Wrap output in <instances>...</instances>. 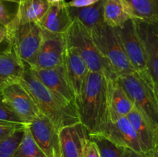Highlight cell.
<instances>
[{
    "instance_id": "6da1fadb",
    "label": "cell",
    "mask_w": 158,
    "mask_h": 157,
    "mask_svg": "<svg viewBox=\"0 0 158 157\" xmlns=\"http://www.w3.org/2000/svg\"><path fill=\"white\" fill-rule=\"evenodd\" d=\"M80 123L89 134L97 133L109 121L108 78L99 72H89L83 92L76 99Z\"/></svg>"
},
{
    "instance_id": "7a4b0ae2",
    "label": "cell",
    "mask_w": 158,
    "mask_h": 157,
    "mask_svg": "<svg viewBox=\"0 0 158 157\" xmlns=\"http://www.w3.org/2000/svg\"><path fill=\"white\" fill-rule=\"evenodd\" d=\"M20 80L30 92L40 112L59 129L80 123L77 108L46 88L29 68H26Z\"/></svg>"
},
{
    "instance_id": "3957f363",
    "label": "cell",
    "mask_w": 158,
    "mask_h": 157,
    "mask_svg": "<svg viewBox=\"0 0 158 157\" xmlns=\"http://www.w3.org/2000/svg\"><path fill=\"white\" fill-rule=\"evenodd\" d=\"M134 106L158 131V101L148 72L123 74L116 78Z\"/></svg>"
},
{
    "instance_id": "277c9868",
    "label": "cell",
    "mask_w": 158,
    "mask_h": 157,
    "mask_svg": "<svg viewBox=\"0 0 158 157\" xmlns=\"http://www.w3.org/2000/svg\"><path fill=\"white\" fill-rule=\"evenodd\" d=\"M66 47L75 49L87 66L89 72H99L108 79L116 78L107 62L99 52L88 29L78 20H73L65 33Z\"/></svg>"
},
{
    "instance_id": "5b68a950",
    "label": "cell",
    "mask_w": 158,
    "mask_h": 157,
    "mask_svg": "<svg viewBox=\"0 0 158 157\" xmlns=\"http://www.w3.org/2000/svg\"><path fill=\"white\" fill-rule=\"evenodd\" d=\"M89 32L116 78L120 75L136 72L123 51L115 28L103 24Z\"/></svg>"
},
{
    "instance_id": "8992f818",
    "label": "cell",
    "mask_w": 158,
    "mask_h": 157,
    "mask_svg": "<svg viewBox=\"0 0 158 157\" xmlns=\"http://www.w3.org/2000/svg\"><path fill=\"white\" fill-rule=\"evenodd\" d=\"M6 27L7 43L25 66L31 68L42 42V29L36 22Z\"/></svg>"
},
{
    "instance_id": "52a82bcc",
    "label": "cell",
    "mask_w": 158,
    "mask_h": 157,
    "mask_svg": "<svg viewBox=\"0 0 158 157\" xmlns=\"http://www.w3.org/2000/svg\"><path fill=\"white\" fill-rule=\"evenodd\" d=\"M0 89L5 103L23 123L28 124L42 113L20 78L1 85Z\"/></svg>"
},
{
    "instance_id": "ba28073f",
    "label": "cell",
    "mask_w": 158,
    "mask_h": 157,
    "mask_svg": "<svg viewBox=\"0 0 158 157\" xmlns=\"http://www.w3.org/2000/svg\"><path fill=\"white\" fill-rule=\"evenodd\" d=\"M43 38L35 62L30 69H47L64 65L66 42L65 34H56L42 29Z\"/></svg>"
},
{
    "instance_id": "9c48e42d",
    "label": "cell",
    "mask_w": 158,
    "mask_h": 157,
    "mask_svg": "<svg viewBox=\"0 0 158 157\" xmlns=\"http://www.w3.org/2000/svg\"><path fill=\"white\" fill-rule=\"evenodd\" d=\"M123 51L136 72H148L146 55L135 20L130 18L122 27L115 28Z\"/></svg>"
},
{
    "instance_id": "30bf717a",
    "label": "cell",
    "mask_w": 158,
    "mask_h": 157,
    "mask_svg": "<svg viewBox=\"0 0 158 157\" xmlns=\"http://www.w3.org/2000/svg\"><path fill=\"white\" fill-rule=\"evenodd\" d=\"M35 143L47 157H62L60 129L43 113L27 124Z\"/></svg>"
},
{
    "instance_id": "8fae6325",
    "label": "cell",
    "mask_w": 158,
    "mask_h": 157,
    "mask_svg": "<svg viewBox=\"0 0 158 157\" xmlns=\"http://www.w3.org/2000/svg\"><path fill=\"white\" fill-rule=\"evenodd\" d=\"M97 134L103 135L117 146L143 155L137 133L126 116L121 117L115 122L109 120Z\"/></svg>"
},
{
    "instance_id": "7c38bea8",
    "label": "cell",
    "mask_w": 158,
    "mask_h": 157,
    "mask_svg": "<svg viewBox=\"0 0 158 157\" xmlns=\"http://www.w3.org/2000/svg\"><path fill=\"white\" fill-rule=\"evenodd\" d=\"M137 32L146 55L148 71L154 85L158 84V23L136 21Z\"/></svg>"
},
{
    "instance_id": "4fadbf2b",
    "label": "cell",
    "mask_w": 158,
    "mask_h": 157,
    "mask_svg": "<svg viewBox=\"0 0 158 157\" xmlns=\"http://www.w3.org/2000/svg\"><path fill=\"white\" fill-rule=\"evenodd\" d=\"M30 69V68H29ZM34 75L49 89L60 98L75 105L76 96L71 88L64 65L47 69H32Z\"/></svg>"
},
{
    "instance_id": "5bb4252c",
    "label": "cell",
    "mask_w": 158,
    "mask_h": 157,
    "mask_svg": "<svg viewBox=\"0 0 158 157\" xmlns=\"http://www.w3.org/2000/svg\"><path fill=\"white\" fill-rule=\"evenodd\" d=\"M89 132L80 123L60 129L62 157H81Z\"/></svg>"
},
{
    "instance_id": "9a60e30c",
    "label": "cell",
    "mask_w": 158,
    "mask_h": 157,
    "mask_svg": "<svg viewBox=\"0 0 158 157\" xmlns=\"http://www.w3.org/2000/svg\"><path fill=\"white\" fill-rule=\"evenodd\" d=\"M64 66L68 80L77 99L83 92L89 70L78 52L69 47H66Z\"/></svg>"
},
{
    "instance_id": "2e32d148",
    "label": "cell",
    "mask_w": 158,
    "mask_h": 157,
    "mask_svg": "<svg viewBox=\"0 0 158 157\" xmlns=\"http://www.w3.org/2000/svg\"><path fill=\"white\" fill-rule=\"evenodd\" d=\"M73 23L65 1L49 4L43 18L37 22L42 29L56 34H65Z\"/></svg>"
},
{
    "instance_id": "e0dca14e",
    "label": "cell",
    "mask_w": 158,
    "mask_h": 157,
    "mask_svg": "<svg viewBox=\"0 0 158 157\" xmlns=\"http://www.w3.org/2000/svg\"><path fill=\"white\" fill-rule=\"evenodd\" d=\"M126 117L137 133L143 155H148L157 146L158 131L135 106Z\"/></svg>"
},
{
    "instance_id": "ac0fdd59",
    "label": "cell",
    "mask_w": 158,
    "mask_h": 157,
    "mask_svg": "<svg viewBox=\"0 0 158 157\" xmlns=\"http://www.w3.org/2000/svg\"><path fill=\"white\" fill-rule=\"evenodd\" d=\"M134 107L124 89L116 80L108 79V114L109 120L115 122L127 116Z\"/></svg>"
},
{
    "instance_id": "d6986e66",
    "label": "cell",
    "mask_w": 158,
    "mask_h": 157,
    "mask_svg": "<svg viewBox=\"0 0 158 157\" xmlns=\"http://www.w3.org/2000/svg\"><path fill=\"white\" fill-rule=\"evenodd\" d=\"M46 0H26L19 3L16 13L8 26H17L29 22H38L49 8Z\"/></svg>"
},
{
    "instance_id": "ffe728a7",
    "label": "cell",
    "mask_w": 158,
    "mask_h": 157,
    "mask_svg": "<svg viewBox=\"0 0 158 157\" xmlns=\"http://www.w3.org/2000/svg\"><path fill=\"white\" fill-rule=\"evenodd\" d=\"M106 0H99L94 4L81 8L69 7V13L72 20H78L88 31L105 24L103 9Z\"/></svg>"
},
{
    "instance_id": "44dd1931",
    "label": "cell",
    "mask_w": 158,
    "mask_h": 157,
    "mask_svg": "<svg viewBox=\"0 0 158 157\" xmlns=\"http://www.w3.org/2000/svg\"><path fill=\"white\" fill-rule=\"evenodd\" d=\"M131 18L158 23V0H121Z\"/></svg>"
},
{
    "instance_id": "7402d4cb",
    "label": "cell",
    "mask_w": 158,
    "mask_h": 157,
    "mask_svg": "<svg viewBox=\"0 0 158 157\" xmlns=\"http://www.w3.org/2000/svg\"><path fill=\"white\" fill-rule=\"evenodd\" d=\"M26 68L8 44L6 49L0 51V86L21 78Z\"/></svg>"
},
{
    "instance_id": "603a6c76",
    "label": "cell",
    "mask_w": 158,
    "mask_h": 157,
    "mask_svg": "<svg viewBox=\"0 0 158 157\" xmlns=\"http://www.w3.org/2000/svg\"><path fill=\"white\" fill-rule=\"evenodd\" d=\"M130 18L121 0H106L103 9L105 24L113 28L122 27Z\"/></svg>"
},
{
    "instance_id": "cb8c5ba5",
    "label": "cell",
    "mask_w": 158,
    "mask_h": 157,
    "mask_svg": "<svg viewBox=\"0 0 158 157\" xmlns=\"http://www.w3.org/2000/svg\"><path fill=\"white\" fill-rule=\"evenodd\" d=\"M13 157H47L35 143L27 126L24 129L23 136L14 152Z\"/></svg>"
},
{
    "instance_id": "d4e9b609",
    "label": "cell",
    "mask_w": 158,
    "mask_h": 157,
    "mask_svg": "<svg viewBox=\"0 0 158 157\" xmlns=\"http://www.w3.org/2000/svg\"><path fill=\"white\" fill-rule=\"evenodd\" d=\"M89 137L98 147L100 157H124L125 148L117 146L100 134H89Z\"/></svg>"
},
{
    "instance_id": "484cf974",
    "label": "cell",
    "mask_w": 158,
    "mask_h": 157,
    "mask_svg": "<svg viewBox=\"0 0 158 157\" xmlns=\"http://www.w3.org/2000/svg\"><path fill=\"white\" fill-rule=\"evenodd\" d=\"M23 132L24 129L18 131L9 138L0 141V157H13L14 152L23 138Z\"/></svg>"
},
{
    "instance_id": "4316f807",
    "label": "cell",
    "mask_w": 158,
    "mask_h": 157,
    "mask_svg": "<svg viewBox=\"0 0 158 157\" xmlns=\"http://www.w3.org/2000/svg\"><path fill=\"white\" fill-rule=\"evenodd\" d=\"M26 126V123L0 121V141L9 138L18 131L23 130Z\"/></svg>"
},
{
    "instance_id": "83f0119b",
    "label": "cell",
    "mask_w": 158,
    "mask_h": 157,
    "mask_svg": "<svg viewBox=\"0 0 158 157\" xmlns=\"http://www.w3.org/2000/svg\"><path fill=\"white\" fill-rule=\"evenodd\" d=\"M0 121L25 123L5 103L2 95L1 89H0Z\"/></svg>"
},
{
    "instance_id": "f1b7e54d",
    "label": "cell",
    "mask_w": 158,
    "mask_h": 157,
    "mask_svg": "<svg viewBox=\"0 0 158 157\" xmlns=\"http://www.w3.org/2000/svg\"><path fill=\"white\" fill-rule=\"evenodd\" d=\"M81 157H100L97 144L89 137L85 143Z\"/></svg>"
},
{
    "instance_id": "f546056e",
    "label": "cell",
    "mask_w": 158,
    "mask_h": 157,
    "mask_svg": "<svg viewBox=\"0 0 158 157\" xmlns=\"http://www.w3.org/2000/svg\"><path fill=\"white\" fill-rule=\"evenodd\" d=\"M4 1L0 0V24L4 26H7L14 18V15H12L6 9L4 5Z\"/></svg>"
},
{
    "instance_id": "4dcf8cb0",
    "label": "cell",
    "mask_w": 158,
    "mask_h": 157,
    "mask_svg": "<svg viewBox=\"0 0 158 157\" xmlns=\"http://www.w3.org/2000/svg\"><path fill=\"white\" fill-rule=\"evenodd\" d=\"M99 0H72L71 2H66L69 7H75V8H81L89 6L90 5L94 4Z\"/></svg>"
},
{
    "instance_id": "1f68e13d",
    "label": "cell",
    "mask_w": 158,
    "mask_h": 157,
    "mask_svg": "<svg viewBox=\"0 0 158 157\" xmlns=\"http://www.w3.org/2000/svg\"><path fill=\"white\" fill-rule=\"evenodd\" d=\"M124 157H146V155L137 153V152H134L130 149H125Z\"/></svg>"
},
{
    "instance_id": "d6a6232c",
    "label": "cell",
    "mask_w": 158,
    "mask_h": 157,
    "mask_svg": "<svg viewBox=\"0 0 158 157\" xmlns=\"http://www.w3.org/2000/svg\"><path fill=\"white\" fill-rule=\"evenodd\" d=\"M6 27L0 24V43L4 41L6 38Z\"/></svg>"
},
{
    "instance_id": "836d02e7",
    "label": "cell",
    "mask_w": 158,
    "mask_h": 157,
    "mask_svg": "<svg viewBox=\"0 0 158 157\" xmlns=\"http://www.w3.org/2000/svg\"><path fill=\"white\" fill-rule=\"evenodd\" d=\"M146 157H158V146L157 145L155 148L153 150H151L148 155H146Z\"/></svg>"
},
{
    "instance_id": "e575fe53",
    "label": "cell",
    "mask_w": 158,
    "mask_h": 157,
    "mask_svg": "<svg viewBox=\"0 0 158 157\" xmlns=\"http://www.w3.org/2000/svg\"><path fill=\"white\" fill-rule=\"evenodd\" d=\"M2 1H5V2H16V3H20L22 2H24L26 1V0H2Z\"/></svg>"
},
{
    "instance_id": "d590c367",
    "label": "cell",
    "mask_w": 158,
    "mask_h": 157,
    "mask_svg": "<svg viewBox=\"0 0 158 157\" xmlns=\"http://www.w3.org/2000/svg\"><path fill=\"white\" fill-rule=\"evenodd\" d=\"M47 2L49 4H52V3H55V2H62V1H65V0H46Z\"/></svg>"
},
{
    "instance_id": "8d00e7d4",
    "label": "cell",
    "mask_w": 158,
    "mask_h": 157,
    "mask_svg": "<svg viewBox=\"0 0 158 157\" xmlns=\"http://www.w3.org/2000/svg\"><path fill=\"white\" fill-rule=\"evenodd\" d=\"M154 90H155L156 96H157V101H158V84L157 85H154Z\"/></svg>"
},
{
    "instance_id": "74e56055",
    "label": "cell",
    "mask_w": 158,
    "mask_h": 157,
    "mask_svg": "<svg viewBox=\"0 0 158 157\" xmlns=\"http://www.w3.org/2000/svg\"><path fill=\"white\" fill-rule=\"evenodd\" d=\"M157 146H158V133H157Z\"/></svg>"
}]
</instances>
